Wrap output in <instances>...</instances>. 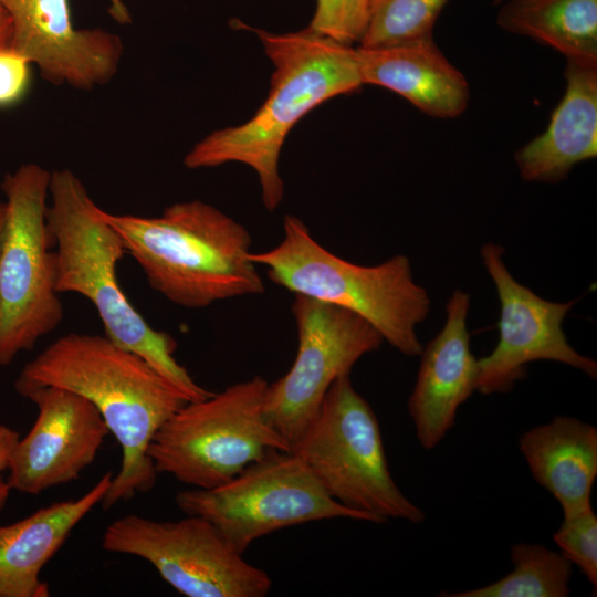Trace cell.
<instances>
[{"label":"cell","mask_w":597,"mask_h":597,"mask_svg":"<svg viewBox=\"0 0 597 597\" xmlns=\"http://www.w3.org/2000/svg\"><path fill=\"white\" fill-rule=\"evenodd\" d=\"M55 386L90 400L122 450L102 505L109 509L150 491L158 472L147 450L160 427L189 400L135 353L105 335L69 333L52 342L21 370L14 387Z\"/></svg>","instance_id":"1"},{"label":"cell","mask_w":597,"mask_h":597,"mask_svg":"<svg viewBox=\"0 0 597 597\" xmlns=\"http://www.w3.org/2000/svg\"><path fill=\"white\" fill-rule=\"evenodd\" d=\"M273 64L266 100L247 122L216 129L185 156L189 169L240 163L255 171L265 209L276 210L284 197L279 159L293 126L322 103L358 91L362 82L356 48L307 28L271 33L252 29Z\"/></svg>","instance_id":"2"},{"label":"cell","mask_w":597,"mask_h":597,"mask_svg":"<svg viewBox=\"0 0 597 597\" xmlns=\"http://www.w3.org/2000/svg\"><path fill=\"white\" fill-rule=\"evenodd\" d=\"M46 226L55 247V289L75 293L96 308L105 336L128 349L176 386L189 401L212 392L197 384L175 357L177 342L153 328L124 294L116 268L126 253L84 184L69 169L51 172Z\"/></svg>","instance_id":"3"},{"label":"cell","mask_w":597,"mask_h":597,"mask_svg":"<svg viewBox=\"0 0 597 597\" xmlns=\"http://www.w3.org/2000/svg\"><path fill=\"white\" fill-rule=\"evenodd\" d=\"M103 216L151 289L178 306L205 308L265 291L250 259V232L210 203L176 202L158 217Z\"/></svg>","instance_id":"4"},{"label":"cell","mask_w":597,"mask_h":597,"mask_svg":"<svg viewBox=\"0 0 597 597\" xmlns=\"http://www.w3.org/2000/svg\"><path fill=\"white\" fill-rule=\"evenodd\" d=\"M268 277L287 291L349 310L369 322L389 345L406 356H420L416 327L430 311L427 291L412 277L410 261L397 254L365 266L321 245L297 217L283 218V238L263 252L250 253Z\"/></svg>","instance_id":"5"},{"label":"cell","mask_w":597,"mask_h":597,"mask_svg":"<svg viewBox=\"0 0 597 597\" xmlns=\"http://www.w3.org/2000/svg\"><path fill=\"white\" fill-rule=\"evenodd\" d=\"M291 451L335 501L364 521H425L426 513L394 481L377 417L349 375L334 381Z\"/></svg>","instance_id":"6"},{"label":"cell","mask_w":597,"mask_h":597,"mask_svg":"<svg viewBox=\"0 0 597 597\" xmlns=\"http://www.w3.org/2000/svg\"><path fill=\"white\" fill-rule=\"evenodd\" d=\"M268 385L253 376L182 406L148 447L158 474H170L191 488L212 489L272 450L291 451L266 419Z\"/></svg>","instance_id":"7"},{"label":"cell","mask_w":597,"mask_h":597,"mask_svg":"<svg viewBox=\"0 0 597 597\" xmlns=\"http://www.w3.org/2000/svg\"><path fill=\"white\" fill-rule=\"evenodd\" d=\"M51 172L36 164L6 175L0 244V366L34 348L61 324L54 255L46 226Z\"/></svg>","instance_id":"8"},{"label":"cell","mask_w":597,"mask_h":597,"mask_svg":"<svg viewBox=\"0 0 597 597\" xmlns=\"http://www.w3.org/2000/svg\"><path fill=\"white\" fill-rule=\"evenodd\" d=\"M177 506L210 521L243 555L256 540L279 530L329 519L363 517L335 501L292 451L272 450L230 481L179 491Z\"/></svg>","instance_id":"9"},{"label":"cell","mask_w":597,"mask_h":597,"mask_svg":"<svg viewBox=\"0 0 597 597\" xmlns=\"http://www.w3.org/2000/svg\"><path fill=\"white\" fill-rule=\"evenodd\" d=\"M102 548L147 561L187 597H264L272 587L266 572L245 562L198 515L178 521L119 517L106 526Z\"/></svg>","instance_id":"10"},{"label":"cell","mask_w":597,"mask_h":597,"mask_svg":"<svg viewBox=\"0 0 597 597\" xmlns=\"http://www.w3.org/2000/svg\"><path fill=\"white\" fill-rule=\"evenodd\" d=\"M292 314L297 350L290 369L268 385L266 419L292 449L317 415L334 381L349 375L384 338L365 318L344 307L295 294Z\"/></svg>","instance_id":"11"},{"label":"cell","mask_w":597,"mask_h":597,"mask_svg":"<svg viewBox=\"0 0 597 597\" xmlns=\"http://www.w3.org/2000/svg\"><path fill=\"white\" fill-rule=\"evenodd\" d=\"M503 252L494 243L481 249L500 300V336L495 348L478 359L475 390L482 395L507 392L526 376V365L536 360L559 362L595 379L597 363L574 349L562 328L576 301L556 303L540 297L511 275Z\"/></svg>","instance_id":"12"},{"label":"cell","mask_w":597,"mask_h":597,"mask_svg":"<svg viewBox=\"0 0 597 597\" xmlns=\"http://www.w3.org/2000/svg\"><path fill=\"white\" fill-rule=\"evenodd\" d=\"M20 396L36 406L38 415L12 451L7 476L11 490L36 495L78 479L109 433L97 408L55 386L33 387Z\"/></svg>","instance_id":"13"},{"label":"cell","mask_w":597,"mask_h":597,"mask_svg":"<svg viewBox=\"0 0 597 597\" xmlns=\"http://www.w3.org/2000/svg\"><path fill=\"white\" fill-rule=\"evenodd\" d=\"M12 21L10 46L54 84L91 90L116 73L121 39L101 29H76L69 0H0Z\"/></svg>","instance_id":"14"},{"label":"cell","mask_w":597,"mask_h":597,"mask_svg":"<svg viewBox=\"0 0 597 597\" xmlns=\"http://www.w3.org/2000/svg\"><path fill=\"white\" fill-rule=\"evenodd\" d=\"M470 295L457 290L449 298L442 329L423 347L408 412L418 442L436 448L453 427L459 407L475 390L478 359L470 348L467 318Z\"/></svg>","instance_id":"15"},{"label":"cell","mask_w":597,"mask_h":597,"mask_svg":"<svg viewBox=\"0 0 597 597\" xmlns=\"http://www.w3.org/2000/svg\"><path fill=\"white\" fill-rule=\"evenodd\" d=\"M363 84L388 88L422 113L455 118L468 107L469 83L433 36L380 48L356 46Z\"/></svg>","instance_id":"16"},{"label":"cell","mask_w":597,"mask_h":597,"mask_svg":"<svg viewBox=\"0 0 597 597\" xmlns=\"http://www.w3.org/2000/svg\"><path fill=\"white\" fill-rule=\"evenodd\" d=\"M565 93L544 133L515 153L526 181L558 182L597 156V63L566 60Z\"/></svg>","instance_id":"17"},{"label":"cell","mask_w":597,"mask_h":597,"mask_svg":"<svg viewBox=\"0 0 597 597\" xmlns=\"http://www.w3.org/2000/svg\"><path fill=\"white\" fill-rule=\"evenodd\" d=\"M113 473L106 472L85 494L55 502L14 523L0 526V597H48L41 580L43 567L60 551L73 528L108 491Z\"/></svg>","instance_id":"18"},{"label":"cell","mask_w":597,"mask_h":597,"mask_svg":"<svg viewBox=\"0 0 597 597\" xmlns=\"http://www.w3.org/2000/svg\"><path fill=\"white\" fill-rule=\"evenodd\" d=\"M533 479L559 503L563 516L591 509L597 478V429L569 416L524 432L519 440Z\"/></svg>","instance_id":"19"},{"label":"cell","mask_w":597,"mask_h":597,"mask_svg":"<svg viewBox=\"0 0 597 597\" xmlns=\"http://www.w3.org/2000/svg\"><path fill=\"white\" fill-rule=\"evenodd\" d=\"M496 23L553 48L566 60L597 63V0H507Z\"/></svg>","instance_id":"20"},{"label":"cell","mask_w":597,"mask_h":597,"mask_svg":"<svg viewBox=\"0 0 597 597\" xmlns=\"http://www.w3.org/2000/svg\"><path fill=\"white\" fill-rule=\"evenodd\" d=\"M513 570L489 585L447 597H567L573 564L561 552L540 544L517 543L510 553Z\"/></svg>","instance_id":"21"},{"label":"cell","mask_w":597,"mask_h":597,"mask_svg":"<svg viewBox=\"0 0 597 597\" xmlns=\"http://www.w3.org/2000/svg\"><path fill=\"white\" fill-rule=\"evenodd\" d=\"M449 0H370L358 46L380 48L432 38L436 21Z\"/></svg>","instance_id":"22"},{"label":"cell","mask_w":597,"mask_h":597,"mask_svg":"<svg viewBox=\"0 0 597 597\" xmlns=\"http://www.w3.org/2000/svg\"><path fill=\"white\" fill-rule=\"evenodd\" d=\"M370 0H316L307 29L339 43H359L366 29Z\"/></svg>","instance_id":"23"},{"label":"cell","mask_w":597,"mask_h":597,"mask_svg":"<svg viewBox=\"0 0 597 597\" xmlns=\"http://www.w3.org/2000/svg\"><path fill=\"white\" fill-rule=\"evenodd\" d=\"M561 553L597 586V516L591 509L563 519L553 535Z\"/></svg>","instance_id":"24"},{"label":"cell","mask_w":597,"mask_h":597,"mask_svg":"<svg viewBox=\"0 0 597 597\" xmlns=\"http://www.w3.org/2000/svg\"><path fill=\"white\" fill-rule=\"evenodd\" d=\"M31 63L11 46L0 48V106L18 102L25 93Z\"/></svg>","instance_id":"25"},{"label":"cell","mask_w":597,"mask_h":597,"mask_svg":"<svg viewBox=\"0 0 597 597\" xmlns=\"http://www.w3.org/2000/svg\"><path fill=\"white\" fill-rule=\"evenodd\" d=\"M20 433L6 426L0 425V511L6 506L11 488L3 472L8 471L10 458Z\"/></svg>","instance_id":"26"},{"label":"cell","mask_w":597,"mask_h":597,"mask_svg":"<svg viewBox=\"0 0 597 597\" xmlns=\"http://www.w3.org/2000/svg\"><path fill=\"white\" fill-rule=\"evenodd\" d=\"M12 21L7 10L0 4V48L11 44Z\"/></svg>","instance_id":"27"},{"label":"cell","mask_w":597,"mask_h":597,"mask_svg":"<svg viewBox=\"0 0 597 597\" xmlns=\"http://www.w3.org/2000/svg\"><path fill=\"white\" fill-rule=\"evenodd\" d=\"M4 218H6V205L4 202H0V244H1Z\"/></svg>","instance_id":"28"},{"label":"cell","mask_w":597,"mask_h":597,"mask_svg":"<svg viewBox=\"0 0 597 597\" xmlns=\"http://www.w3.org/2000/svg\"><path fill=\"white\" fill-rule=\"evenodd\" d=\"M504 0H494V3L495 4H500L501 2H503Z\"/></svg>","instance_id":"29"}]
</instances>
